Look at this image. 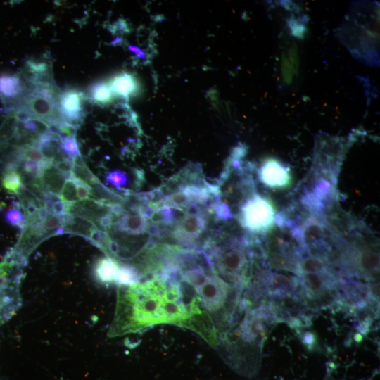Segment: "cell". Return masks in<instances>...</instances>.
I'll list each match as a JSON object with an SVG mask.
<instances>
[{
  "instance_id": "6da1fadb",
  "label": "cell",
  "mask_w": 380,
  "mask_h": 380,
  "mask_svg": "<svg viewBox=\"0 0 380 380\" xmlns=\"http://www.w3.org/2000/svg\"><path fill=\"white\" fill-rule=\"evenodd\" d=\"M191 300L174 273L153 274L139 282L119 285L116 308L108 332L110 337L137 333L158 324L189 329Z\"/></svg>"
},
{
  "instance_id": "7a4b0ae2",
  "label": "cell",
  "mask_w": 380,
  "mask_h": 380,
  "mask_svg": "<svg viewBox=\"0 0 380 380\" xmlns=\"http://www.w3.org/2000/svg\"><path fill=\"white\" fill-rule=\"evenodd\" d=\"M339 36L350 52L366 63L379 60V15L372 3H355L339 29Z\"/></svg>"
},
{
  "instance_id": "3957f363",
  "label": "cell",
  "mask_w": 380,
  "mask_h": 380,
  "mask_svg": "<svg viewBox=\"0 0 380 380\" xmlns=\"http://www.w3.org/2000/svg\"><path fill=\"white\" fill-rule=\"evenodd\" d=\"M201 252L221 279L224 278L239 289L248 281L252 258L248 238H232L220 245L215 240L208 239Z\"/></svg>"
},
{
  "instance_id": "277c9868",
  "label": "cell",
  "mask_w": 380,
  "mask_h": 380,
  "mask_svg": "<svg viewBox=\"0 0 380 380\" xmlns=\"http://www.w3.org/2000/svg\"><path fill=\"white\" fill-rule=\"evenodd\" d=\"M60 93L54 83H27V89L15 110L40 119L50 126L55 125L61 122L58 113Z\"/></svg>"
},
{
  "instance_id": "5b68a950",
  "label": "cell",
  "mask_w": 380,
  "mask_h": 380,
  "mask_svg": "<svg viewBox=\"0 0 380 380\" xmlns=\"http://www.w3.org/2000/svg\"><path fill=\"white\" fill-rule=\"evenodd\" d=\"M349 143L341 137L320 135L316 139L312 171L336 183L338 168Z\"/></svg>"
},
{
  "instance_id": "8992f818",
  "label": "cell",
  "mask_w": 380,
  "mask_h": 380,
  "mask_svg": "<svg viewBox=\"0 0 380 380\" xmlns=\"http://www.w3.org/2000/svg\"><path fill=\"white\" fill-rule=\"evenodd\" d=\"M276 217L270 201L257 194L239 206V222L244 229L253 234H266L275 225Z\"/></svg>"
},
{
  "instance_id": "52a82bcc",
  "label": "cell",
  "mask_w": 380,
  "mask_h": 380,
  "mask_svg": "<svg viewBox=\"0 0 380 380\" xmlns=\"http://www.w3.org/2000/svg\"><path fill=\"white\" fill-rule=\"evenodd\" d=\"M42 218L38 210L25 215V222L20 237L8 253L17 259L27 262L29 255L47 239L42 227Z\"/></svg>"
},
{
  "instance_id": "ba28073f",
  "label": "cell",
  "mask_w": 380,
  "mask_h": 380,
  "mask_svg": "<svg viewBox=\"0 0 380 380\" xmlns=\"http://www.w3.org/2000/svg\"><path fill=\"white\" fill-rule=\"evenodd\" d=\"M192 288L202 308L210 312L224 306L229 292V286L213 269L201 284Z\"/></svg>"
},
{
  "instance_id": "9c48e42d",
  "label": "cell",
  "mask_w": 380,
  "mask_h": 380,
  "mask_svg": "<svg viewBox=\"0 0 380 380\" xmlns=\"http://www.w3.org/2000/svg\"><path fill=\"white\" fill-rule=\"evenodd\" d=\"M85 99L86 94L76 88H66L61 91L58 113L61 122L79 127L85 116L83 106Z\"/></svg>"
},
{
  "instance_id": "30bf717a",
  "label": "cell",
  "mask_w": 380,
  "mask_h": 380,
  "mask_svg": "<svg viewBox=\"0 0 380 380\" xmlns=\"http://www.w3.org/2000/svg\"><path fill=\"white\" fill-rule=\"evenodd\" d=\"M23 271L16 272L0 284V326L20 308L22 303L20 283Z\"/></svg>"
},
{
  "instance_id": "8fae6325",
  "label": "cell",
  "mask_w": 380,
  "mask_h": 380,
  "mask_svg": "<svg viewBox=\"0 0 380 380\" xmlns=\"http://www.w3.org/2000/svg\"><path fill=\"white\" fill-rule=\"evenodd\" d=\"M206 227L205 213L198 215H184L177 222L172 234L179 244L188 249L197 251L196 241L205 232Z\"/></svg>"
},
{
  "instance_id": "7c38bea8",
  "label": "cell",
  "mask_w": 380,
  "mask_h": 380,
  "mask_svg": "<svg viewBox=\"0 0 380 380\" xmlns=\"http://www.w3.org/2000/svg\"><path fill=\"white\" fill-rule=\"evenodd\" d=\"M258 281L270 297L279 298L293 296L299 284L294 277L267 270L260 273Z\"/></svg>"
},
{
  "instance_id": "4fadbf2b",
  "label": "cell",
  "mask_w": 380,
  "mask_h": 380,
  "mask_svg": "<svg viewBox=\"0 0 380 380\" xmlns=\"http://www.w3.org/2000/svg\"><path fill=\"white\" fill-rule=\"evenodd\" d=\"M27 83L20 73H0V99L7 112L15 110L23 96Z\"/></svg>"
},
{
  "instance_id": "5bb4252c",
  "label": "cell",
  "mask_w": 380,
  "mask_h": 380,
  "mask_svg": "<svg viewBox=\"0 0 380 380\" xmlns=\"http://www.w3.org/2000/svg\"><path fill=\"white\" fill-rule=\"evenodd\" d=\"M260 180L271 188H284L291 182L289 168L275 158H268L260 165L258 170Z\"/></svg>"
},
{
  "instance_id": "9a60e30c",
  "label": "cell",
  "mask_w": 380,
  "mask_h": 380,
  "mask_svg": "<svg viewBox=\"0 0 380 380\" xmlns=\"http://www.w3.org/2000/svg\"><path fill=\"white\" fill-rule=\"evenodd\" d=\"M110 206L90 198L78 200L65 205V213L88 220L97 227L103 217L112 214Z\"/></svg>"
},
{
  "instance_id": "2e32d148",
  "label": "cell",
  "mask_w": 380,
  "mask_h": 380,
  "mask_svg": "<svg viewBox=\"0 0 380 380\" xmlns=\"http://www.w3.org/2000/svg\"><path fill=\"white\" fill-rule=\"evenodd\" d=\"M125 210L123 214L113 222L110 229L129 234H144L148 225V219L141 211V206Z\"/></svg>"
},
{
  "instance_id": "e0dca14e",
  "label": "cell",
  "mask_w": 380,
  "mask_h": 380,
  "mask_svg": "<svg viewBox=\"0 0 380 380\" xmlns=\"http://www.w3.org/2000/svg\"><path fill=\"white\" fill-rule=\"evenodd\" d=\"M114 96L128 100L140 92V84L133 74L122 71L113 75L108 81Z\"/></svg>"
},
{
  "instance_id": "ac0fdd59",
  "label": "cell",
  "mask_w": 380,
  "mask_h": 380,
  "mask_svg": "<svg viewBox=\"0 0 380 380\" xmlns=\"http://www.w3.org/2000/svg\"><path fill=\"white\" fill-rule=\"evenodd\" d=\"M39 177L47 192L57 196L67 179L52 162L46 160L40 163Z\"/></svg>"
},
{
  "instance_id": "d6986e66",
  "label": "cell",
  "mask_w": 380,
  "mask_h": 380,
  "mask_svg": "<svg viewBox=\"0 0 380 380\" xmlns=\"http://www.w3.org/2000/svg\"><path fill=\"white\" fill-rule=\"evenodd\" d=\"M64 233L78 235L84 237L87 241L91 234L98 229L96 224L84 218L72 216L66 213L59 215Z\"/></svg>"
},
{
  "instance_id": "ffe728a7",
  "label": "cell",
  "mask_w": 380,
  "mask_h": 380,
  "mask_svg": "<svg viewBox=\"0 0 380 380\" xmlns=\"http://www.w3.org/2000/svg\"><path fill=\"white\" fill-rule=\"evenodd\" d=\"M299 66L298 48L293 44L282 53L281 59V75L286 85L289 86L293 82L298 75Z\"/></svg>"
},
{
  "instance_id": "44dd1931",
  "label": "cell",
  "mask_w": 380,
  "mask_h": 380,
  "mask_svg": "<svg viewBox=\"0 0 380 380\" xmlns=\"http://www.w3.org/2000/svg\"><path fill=\"white\" fill-rule=\"evenodd\" d=\"M120 265L116 260L107 256L97 260L94 272L98 281L103 284H118Z\"/></svg>"
},
{
  "instance_id": "7402d4cb",
  "label": "cell",
  "mask_w": 380,
  "mask_h": 380,
  "mask_svg": "<svg viewBox=\"0 0 380 380\" xmlns=\"http://www.w3.org/2000/svg\"><path fill=\"white\" fill-rule=\"evenodd\" d=\"M86 98L94 104L105 106L113 102L115 96L108 82L99 80L89 86Z\"/></svg>"
},
{
  "instance_id": "603a6c76",
  "label": "cell",
  "mask_w": 380,
  "mask_h": 380,
  "mask_svg": "<svg viewBox=\"0 0 380 380\" xmlns=\"http://www.w3.org/2000/svg\"><path fill=\"white\" fill-rule=\"evenodd\" d=\"M71 176L77 181L91 187L99 179L89 169L81 154L72 159Z\"/></svg>"
},
{
  "instance_id": "cb8c5ba5",
  "label": "cell",
  "mask_w": 380,
  "mask_h": 380,
  "mask_svg": "<svg viewBox=\"0 0 380 380\" xmlns=\"http://www.w3.org/2000/svg\"><path fill=\"white\" fill-rule=\"evenodd\" d=\"M1 184L10 194H18L23 184L15 166L9 165L2 169Z\"/></svg>"
},
{
  "instance_id": "d4e9b609",
  "label": "cell",
  "mask_w": 380,
  "mask_h": 380,
  "mask_svg": "<svg viewBox=\"0 0 380 380\" xmlns=\"http://www.w3.org/2000/svg\"><path fill=\"white\" fill-rule=\"evenodd\" d=\"M105 179L107 184L115 189L122 192L126 197L131 194V192L127 189L130 179L126 172L118 169L110 170L106 174Z\"/></svg>"
},
{
  "instance_id": "484cf974",
  "label": "cell",
  "mask_w": 380,
  "mask_h": 380,
  "mask_svg": "<svg viewBox=\"0 0 380 380\" xmlns=\"http://www.w3.org/2000/svg\"><path fill=\"white\" fill-rule=\"evenodd\" d=\"M61 225L59 215L53 213L49 211L42 218V229L48 239L53 236L63 234Z\"/></svg>"
},
{
  "instance_id": "4316f807",
  "label": "cell",
  "mask_w": 380,
  "mask_h": 380,
  "mask_svg": "<svg viewBox=\"0 0 380 380\" xmlns=\"http://www.w3.org/2000/svg\"><path fill=\"white\" fill-rule=\"evenodd\" d=\"M58 197L65 205H69L78 201L76 181L72 176L66 179Z\"/></svg>"
},
{
  "instance_id": "83f0119b",
  "label": "cell",
  "mask_w": 380,
  "mask_h": 380,
  "mask_svg": "<svg viewBox=\"0 0 380 380\" xmlns=\"http://www.w3.org/2000/svg\"><path fill=\"white\" fill-rule=\"evenodd\" d=\"M20 203H17L15 208L8 210L5 214V219L8 223L13 226L23 229L25 222V215L24 212L21 211Z\"/></svg>"
},
{
  "instance_id": "f1b7e54d",
  "label": "cell",
  "mask_w": 380,
  "mask_h": 380,
  "mask_svg": "<svg viewBox=\"0 0 380 380\" xmlns=\"http://www.w3.org/2000/svg\"><path fill=\"white\" fill-rule=\"evenodd\" d=\"M75 137L76 136L65 137L62 139L61 144V150L72 159L77 156L80 155L79 146Z\"/></svg>"
},
{
  "instance_id": "f546056e",
  "label": "cell",
  "mask_w": 380,
  "mask_h": 380,
  "mask_svg": "<svg viewBox=\"0 0 380 380\" xmlns=\"http://www.w3.org/2000/svg\"><path fill=\"white\" fill-rule=\"evenodd\" d=\"M20 156L23 159L32 160L39 163H42L45 161L37 146L21 148Z\"/></svg>"
},
{
  "instance_id": "4dcf8cb0",
  "label": "cell",
  "mask_w": 380,
  "mask_h": 380,
  "mask_svg": "<svg viewBox=\"0 0 380 380\" xmlns=\"http://www.w3.org/2000/svg\"><path fill=\"white\" fill-rule=\"evenodd\" d=\"M288 25L292 34L298 38H303L305 32V26L298 19L291 18L289 19Z\"/></svg>"
},
{
  "instance_id": "1f68e13d",
  "label": "cell",
  "mask_w": 380,
  "mask_h": 380,
  "mask_svg": "<svg viewBox=\"0 0 380 380\" xmlns=\"http://www.w3.org/2000/svg\"><path fill=\"white\" fill-rule=\"evenodd\" d=\"M127 49L134 54V57L144 63L148 61V55L144 49L135 45L128 44Z\"/></svg>"
},
{
  "instance_id": "d6a6232c",
  "label": "cell",
  "mask_w": 380,
  "mask_h": 380,
  "mask_svg": "<svg viewBox=\"0 0 380 380\" xmlns=\"http://www.w3.org/2000/svg\"><path fill=\"white\" fill-rule=\"evenodd\" d=\"M54 164V163H53ZM56 167L68 178L71 176L72 160L68 159L54 164Z\"/></svg>"
},
{
  "instance_id": "836d02e7",
  "label": "cell",
  "mask_w": 380,
  "mask_h": 380,
  "mask_svg": "<svg viewBox=\"0 0 380 380\" xmlns=\"http://www.w3.org/2000/svg\"><path fill=\"white\" fill-rule=\"evenodd\" d=\"M75 181L78 200H84L89 198L90 187L77 180Z\"/></svg>"
},
{
  "instance_id": "e575fe53",
  "label": "cell",
  "mask_w": 380,
  "mask_h": 380,
  "mask_svg": "<svg viewBox=\"0 0 380 380\" xmlns=\"http://www.w3.org/2000/svg\"><path fill=\"white\" fill-rule=\"evenodd\" d=\"M303 342L308 345H312L314 343V341H315V336L313 334H310V333H306L305 334L304 336H303Z\"/></svg>"
}]
</instances>
